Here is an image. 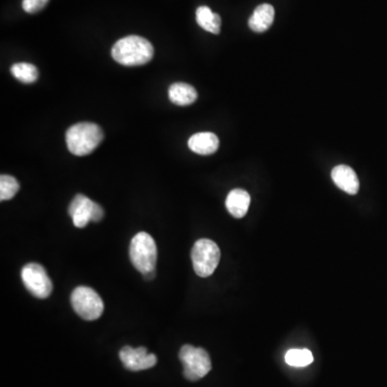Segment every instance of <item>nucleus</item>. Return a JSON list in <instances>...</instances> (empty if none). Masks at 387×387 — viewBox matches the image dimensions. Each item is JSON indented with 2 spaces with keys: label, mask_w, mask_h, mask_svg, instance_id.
<instances>
[{
  "label": "nucleus",
  "mask_w": 387,
  "mask_h": 387,
  "mask_svg": "<svg viewBox=\"0 0 387 387\" xmlns=\"http://www.w3.org/2000/svg\"><path fill=\"white\" fill-rule=\"evenodd\" d=\"M113 60L127 67L142 66L151 62L154 55L152 43L140 36H127L113 46Z\"/></svg>",
  "instance_id": "1"
},
{
  "label": "nucleus",
  "mask_w": 387,
  "mask_h": 387,
  "mask_svg": "<svg viewBox=\"0 0 387 387\" xmlns=\"http://www.w3.org/2000/svg\"><path fill=\"white\" fill-rule=\"evenodd\" d=\"M104 139V132L95 123L82 122L74 125L66 133L68 150L76 156L90 154Z\"/></svg>",
  "instance_id": "2"
},
{
  "label": "nucleus",
  "mask_w": 387,
  "mask_h": 387,
  "mask_svg": "<svg viewBox=\"0 0 387 387\" xmlns=\"http://www.w3.org/2000/svg\"><path fill=\"white\" fill-rule=\"evenodd\" d=\"M129 256L134 267L142 274L154 271L157 262V247L148 233L140 231L130 242Z\"/></svg>",
  "instance_id": "3"
},
{
  "label": "nucleus",
  "mask_w": 387,
  "mask_h": 387,
  "mask_svg": "<svg viewBox=\"0 0 387 387\" xmlns=\"http://www.w3.org/2000/svg\"><path fill=\"white\" fill-rule=\"evenodd\" d=\"M221 261V251L219 245L210 239L196 241L191 249V262L197 276L201 278L210 277L219 266Z\"/></svg>",
  "instance_id": "4"
},
{
  "label": "nucleus",
  "mask_w": 387,
  "mask_h": 387,
  "mask_svg": "<svg viewBox=\"0 0 387 387\" xmlns=\"http://www.w3.org/2000/svg\"><path fill=\"white\" fill-rule=\"evenodd\" d=\"M179 358L183 365V374L191 382L201 380L212 369L209 354L201 348L185 344L179 353Z\"/></svg>",
  "instance_id": "5"
},
{
  "label": "nucleus",
  "mask_w": 387,
  "mask_h": 387,
  "mask_svg": "<svg viewBox=\"0 0 387 387\" xmlns=\"http://www.w3.org/2000/svg\"><path fill=\"white\" fill-rule=\"evenodd\" d=\"M72 306L74 312L86 320H95L104 312L102 297L93 288L79 286L72 294Z\"/></svg>",
  "instance_id": "6"
},
{
  "label": "nucleus",
  "mask_w": 387,
  "mask_h": 387,
  "mask_svg": "<svg viewBox=\"0 0 387 387\" xmlns=\"http://www.w3.org/2000/svg\"><path fill=\"white\" fill-rule=\"evenodd\" d=\"M21 277L24 285L32 295L39 299H46L51 295L53 284L46 269L39 264L30 263L24 266Z\"/></svg>",
  "instance_id": "7"
},
{
  "label": "nucleus",
  "mask_w": 387,
  "mask_h": 387,
  "mask_svg": "<svg viewBox=\"0 0 387 387\" xmlns=\"http://www.w3.org/2000/svg\"><path fill=\"white\" fill-rule=\"evenodd\" d=\"M68 213L74 222V225L78 229H83L90 221H102L104 215L102 205L81 194L72 199L68 208Z\"/></svg>",
  "instance_id": "8"
},
{
  "label": "nucleus",
  "mask_w": 387,
  "mask_h": 387,
  "mask_svg": "<svg viewBox=\"0 0 387 387\" xmlns=\"http://www.w3.org/2000/svg\"><path fill=\"white\" fill-rule=\"evenodd\" d=\"M120 360L125 368L130 371L147 370L154 367L157 362L156 356L148 353L143 346L138 348L124 346L120 352Z\"/></svg>",
  "instance_id": "9"
},
{
  "label": "nucleus",
  "mask_w": 387,
  "mask_h": 387,
  "mask_svg": "<svg viewBox=\"0 0 387 387\" xmlns=\"http://www.w3.org/2000/svg\"><path fill=\"white\" fill-rule=\"evenodd\" d=\"M332 179L339 189L350 195H356L360 191L358 175L346 165H339L334 167L332 171Z\"/></svg>",
  "instance_id": "10"
},
{
  "label": "nucleus",
  "mask_w": 387,
  "mask_h": 387,
  "mask_svg": "<svg viewBox=\"0 0 387 387\" xmlns=\"http://www.w3.org/2000/svg\"><path fill=\"white\" fill-rule=\"evenodd\" d=\"M219 140L213 133H198L189 140V148L198 155H211L217 152Z\"/></svg>",
  "instance_id": "11"
},
{
  "label": "nucleus",
  "mask_w": 387,
  "mask_h": 387,
  "mask_svg": "<svg viewBox=\"0 0 387 387\" xmlns=\"http://www.w3.org/2000/svg\"><path fill=\"white\" fill-rule=\"evenodd\" d=\"M250 203H251V197L245 189H233L226 198V208L236 219H241L247 215Z\"/></svg>",
  "instance_id": "12"
},
{
  "label": "nucleus",
  "mask_w": 387,
  "mask_h": 387,
  "mask_svg": "<svg viewBox=\"0 0 387 387\" xmlns=\"http://www.w3.org/2000/svg\"><path fill=\"white\" fill-rule=\"evenodd\" d=\"M274 21V8L269 4H263L254 10L249 20V26L253 32H264L271 27Z\"/></svg>",
  "instance_id": "13"
},
{
  "label": "nucleus",
  "mask_w": 387,
  "mask_h": 387,
  "mask_svg": "<svg viewBox=\"0 0 387 387\" xmlns=\"http://www.w3.org/2000/svg\"><path fill=\"white\" fill-rule=\"evenodd\" d=\"M169 100L177 106H189L196 102L197 90L186 83H175L169 88Z\"/></svg>",
  "instance_id": "14"
},
{
  "label": "nucleus",
  "mask_w": 387,
  "mask_h": 387,
  "mask_svg": "<svg viewBox=\"0 0 387 387\" xmlns=\"http://www.w3.org/2000/svg\"><path fill=\"white\" fill-rule=\"evenodd\" d=\"M196 21L198 25L207 32L219 35L221 32V16L215 13L212 10L205 6H201L196 11Z\"/></svg>",
  "instance_id": "15"
},
{
  "label": "nucleus",
  "mask_w": 387,
  "mask_h": 387,
  "mask_svg": "<svg viewBox=\"0 0 387 387\" xmlns=\"http://www.w3.org/2000/svg\"><path fill=\"white\" fill-rule=\"evenodd\" d=\"M11 74L14 78L25 84L35 83L39 78L37 68L29 62H16L11 67Z\"/></svg>",
  "instance_id": "16"
},
{
  "label": "nucleus",
  "mask_w": 387,
  "mask_h": 387,
  "mask_svg": "<svg viewBox=\"0 0 387 387\" xmlns=\"http://www.w3.org/2000/svg\"><path fill=\"white\" fill-rule=\"evenodd\" d=\"M285 362L290 366L306 367L313 362V355L309 350H290L285 355Z\"/></svg>",
  "instance_id": "17"
},
{
  "label": "nucleus",
  "mask_w": 387,
  "mask_h": 387,
  "mask_svg": "<svg viewBox=\"0 0 387 387\" xmlns=\"http://www.w3.org/2000/svg\"><path fill=\"white\" fill-rule=\"evenodd\" d=\"M20 184L15 177L11 175H1L0 177V201H10L19 191Z\"/></svg>",
  "instance_id": "18"
},
{
  "label": "nucleus",
  "mask_w": 387,
  "mask_h": 387,
  "mask_svg": "<svg viewBox=\"0 0 387 387\" xmlns=\"http://www.w3.org/2000/svg\"><path fill=\"white\" fill-rule=\"evenodd\" d=\"M48 3V0H23L22 7L27 13L34 14L41 11Z\"/></svg>",
  "instance_id": "19"
},
{
  "label": "nucleus",
  "mask_w": 387,
  "mask_h": 387,
  "mask_svg": "<svg viewBox=\"0 0 387 387\" xmlns=\"http://www.w3.org/2000/svg\"><path fill=\"white\" fill-rule=\"evenodd\" d=\"M145 280H153L155 278V270L154 271L148 272V273L143 274Z\"/></svg>",
  "instance_id": "20"
}]
</instances>
